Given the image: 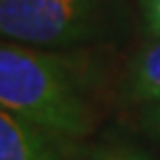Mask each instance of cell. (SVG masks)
Instances as JSON below:
<instances>
[{
	"instance_id": "cell-1",
	"label": "cell",
	"mask_w": 160,
	"mask_h": 160,
	"mask_svg": "<svg viewBox=\"0 0 160 160\" xmlns=\"http://www.w3.org/2000/svg\"><path fill=\"white\" fill-rule=\"evenodd\" d=\"M2 110L58 137L79 142L94 127L83 79L69 60L33 46H0Z\"/></svg>"
},
{
	"instance_id": "cell-2",
	"label": "cell",
	"mask_w": 160,
	"mask_h": 160,
	"mask_svg": "<svg viewBox=\"0 0 160 160\" xmlns=\"http://www.w3.org/2000/svg\"><path fill=\"white\" fill-rule=\"evenodd\" d=\"M102 0H0V31L33 48H69L106 29Z\"/></svg>"
},
{
	"instance_id": "cell-3",
	"label": "cell",
	"mask_w": 160,
	"mask_h": 160,
	"mask_svg": "<svg viewBox=\"0 0 160 160\" xmlns=\"http://www.w3.org/2000/svg\"><path fill=\"white\" fill-rule=\"evenodd\" d=\"M75 142L42 129L17 114L0 112V160H71Z\"/></svg>"
},
{
	"instance_id": "cell-4",
	"label": "cell",
	"mask_w": 160,
	"mask_h": 160,
	"mask_svg": "<svg viewBox=\"0 0 160 160\" xmlns=\"http://www.w3.org/2000/svg\"><path fill=\"white\" fill-rule=\"evenodd\" d=\"M119 94L127 104L146 106L160 102V33H152L133 52Z\"/></svg>"
},
{
	"instance_id": "cell-5",
	"label": "cell",
	"mask_w": 160,
	"mask_h": 160,
	"mask_svg": "<svg viewBox=\"0 0 160 160\" xmlns=\"http://www.w3.org/2000/svg\"><path fill=\"white\" fill-rule=\"evenodd\" d=\"M71 160H154L139 146L106 137L94 143H75Z\"/></svg>"
},
{
	"instance_id": "cell-6",
	"label": "cell",
	"mask_w": 160,
	"mask_h": 160,
	"mask_svg": "<svg viewBox=\"0 0 160 160\" xmlns=\"http://www.w3.org/2000/svg\"><path fill=\"white\" fill-rule=\"evenodd\" d=\"M135 125L146 137L160 143V102L146 104V106L139 108Z\"/></svg>"
},
{
	"instance_id": "cell-7",
	"label": "cell",
	"mask_w": 160,
	"mask_h": 160,
	"mask_svg": "<svg viewBox=\"0 0 160 160\" xmlns=\"http://www.w3.org/2000/svg\"><path fill=\"white\" fill-rule=\"evenodd\" d=\"M143 19L152 33H160V0H139Z\"/></svg>"
}]
</instances>
